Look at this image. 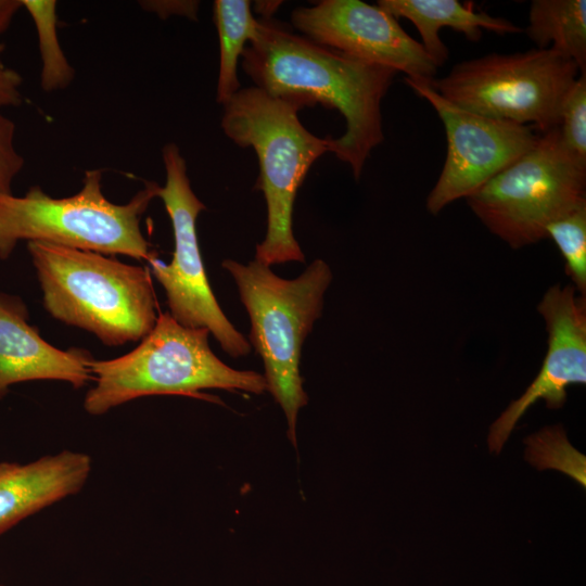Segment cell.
Segmentation results:
<instances>
[{
  "instance_id": "obj_8",
  "label": "cell",
  "mask_w": 586,
  "mask_h": 586,
  "mask_svg": "<svg viewBox=\"0 0 586 586\" xmlns=\"http://www.w3.org/2000/svg\"><path fill=\"white\" fill-rule=\"evenodd\" d=\"M579 74L557 51L535 48L462 61L429 84L456 106L543 133L559 127L563 99Z\"/></svg>"
},
{
  "instance_id": "obj_19",
  "label": "cell",
  "mask_w": 586,
  "mask_h": 586,
  "mask_svg": "<svg viewBox=\"0 0 586 586\" xmlns=\"http://www.w3.org/2000/svg\"><path fill=\"white\" fill-rule=\"evenodd\" d=\"M525 458L537 469L560 470L586 487V459L568 441L562 425L546 426L525 440Z\"/></svg>"
},
{
  "instance_id": "obj_7",
  "label": "cell",
  "mask_w": 586,
  "mask_h": 586,
  "mask_svg": "<svg viewBox=\"0 0 586 586\" xmlns=\"http://www.w3.org/2000/svg\"><path fill=\"white\" fill-rule=\"evenodd\" d=\"M466 200L493 234L521 249L546 239L550 222L586 203V163L565 149L556 127Z\"/></svg>"
},
{
  "instance_id": "obj_4",
  "label": "cell",
  "mask_w": 586,
  "mask_h": 586,
  "mask_svg": "<svg viewBox=\"0 0 586 586\" xmlns=\"http://www.w3.org/2000/svg\"><path fill=\"white\" fill-rule=\"evenodd\" d=\"M209 334L207 329L180 324L168 311L160 313L153 329L136 348L113 359L90 361L94 385L85 395V411L102 416L150 395L216 402L203 391H266L262 373L233 369L220 360L209 346Z\"/></svg>"
},
{
  "instance_id": "obj_25",
  "label": "cell",
  "mask_w": 586,
  "mask_h": 586,
  "mask_svg": "<svg viewBox=\"0 0 586 586\" xmlns=\"http://www.w3.org/2000/svg\"><path fill=\"white\" fill-rule=\"evenodd\" d=\"M22 8V0H0V39ZM3 50L4 44L0 40V56Z\"/></svg>"
},
{
  "instance_id": "obj_14",
  "label": "cell",
  "mask_w": 586,
  "mask_h": 586,
  "mask_svg": "<svg viewBox=\"0 0 586 586\" xmlns=\"http://www.w3.org/2000/svg\"><path fill=\"white\" fill-rule=\"evenodd\" d=\"M91 470L88 454L69 449L27 463L0 461V535L80 492Z\"/></svg>"
},
{
  "instance_id": "obj_15",
  "label": "cell",
  "mask_w": 586,
  "mask_h": 586,
  "mask_svg": "<svg viewBox=\"0 0 586 586\" xmlns=\"http://www.w3.org/2000/svg\"><path fill=\"white\" fill-rule=\"evenodd\" d=\"M377 4L395 18L403 17L413 24L421 46L436 67L443 66L449 55L438 34L443 27L463 34L470 41H479L483 29L498 35L523 31L507 18L475 11L472 3L458 0H379Z\"/></svg>"
},
{
  "instance_id": "obj_5",
  "label": "cell",
  "mask_w": 586,
  "mask_h": 586,
  "mask_svg": "<svg viewBox=\"0 0 586 586\" xmlns=\"http://www.w3.org/2000/svg\"><path fill=\"white\" fill-rule=\"evenodd\" d=\"M221 265L237 284L251 322L247 341L263 360L266 391L281 407L295 445L297 415L308 403L300 371L302 348L321 317L330 266L317 258L295 279H283L255 259Z\"/></svg>"
},
{
  "instance_id": "obj_13",
  "label": "cell",
  "mask_w": 586,
  "mask_h": 586,
  "mask_svg": "<svg viewBox=\"0 0 586 586\" xmlns=\"http://www.w3.org/2000/svg\"><path fill=\"white\" fill-rule=\"evenodd\" d=\"M27 318L20 298L0 294V399L21 382L55 380L80 388L92 380L89 352L54 347Z\"/></svg>"
},
{
  "instance_id": "obj_26",
  "label": "cell",
  "mask_w": 586,
  "mask_h": 586,
  "mask_svg": "<svg viewBox=\"0 0 586 586\" xmlns=\"http://www.w3.org/2000/svg\"><path fill=\"white\" fill-rule=\"evenodd\" d=\"M0 586H3V585L0 584Z\"/></svg>"
},
{
  "instance_id": "obj_18",
  "label": "cell",
  "mask_w": 586,
  "mask_h": 586,
  "mask_svg": "<svg viewBox=\"0 0 586 586\" xmlns=\"http://www.w3.org/2000/svg\"><path fill=\"white\" fill-rule=\"evenodd\" d=\"M22 5L30 15L37 33L41 58V89L44 92L65 89L74 80L75 69L59 40L56 1L22 0Z\"/></svg>"
},
{
  "instance_id": "obj_6",
  "label": "cell",
  "mask_w": 586,
  "mask_h": 586,
  "mask_svg": "<svg viewBox=\"0 0 586 586\" xmlns=\"http://www.w3.org/2000/svg\"><path fill=\"white\" fill-rule=\"evenodd\" d=\"M102 174L98 168L86 170L80 190L65 198H52L39 186L22 196L1 194L0 258L7 259L23 240L146 263L155 257L140 221L160 186L146 181L129 202L116 204L103 193Z\"/></svg>"
},
{
  "instance_id": "obj_12",
  "label": "cell",
  "mask_w": 586,
  "mask_h": 586,
  "mask_svg": "<svg viewBox=\"0 0 586 586\" xmlns=\"http://www.w3.org/2000/svg\"><path fill=\"white\" fill-rule=\"evenodd\" d=\"M537 311L545 321L547 352L533 382L491 425V453H500L518 421L538 399L550 409L561 408L566 387L586 383V297L572 284H555L544 294Z\"/></svg>"
},
{
  "instance_id": "obj_22",
  "label": "cell",
  "mask_w": 586,
  "mask_h": 586,
  "mask_svg": "<svg viewBox=\"0 0 586 586\" xmlns=\"http://www.w3.org/2000/svg\"><path fill=\"white\" fill-rule=\"evenodd\" d=\"M15 123L0 111V195L12 193V183L25 164L15 146Z\"/></svg>"
},
{
  "instance_id": "obj_3",
  "label": "cell",
  "mask_w": 586,
  "mask_h": 586,
  "mask_svg": "<svg viewBox=\"0 0 586 586\" xmlns=\"http://www.w3.org/2000/svg\"><path fill=\"white\" fill-rule=\"evenodd\" d=\"M222 106L226 136L242 148L252 146L258 158L255 188L266 200L267 230L254 259L267 266L304 263L292 227L294 201L310 166L329 152L331 136L309 132L297 117L296 104L255 86L240 89Z\"/></svg>"
},
{
  "instance_id": "obj_23",
  "label": "cell",
  "mask_w": 586,
  "mask_h": 586,
  "mask_svg": "<svg viewBox=\"0 0 586 586\" xmlns=\"http://www.w3.org/2000/svg\"><path fill=\"white\" fill-rule=\"evenodd\" d=\"M22 76L7 66L0 56V106H18L23 103Z\"/></svg>"
},
{
  "instance_id": "obj_2",
  "label": "cell",
  "mask_w": 586,
  "mask_h": 586,
  "mask_svg": "<svg viewBox=\"0 0 586 586\" xmlns=\"http://www.w3.org/2000/svg\"><path fill=\"white\" fill-rule=\"evenodd\" d=\"M43 306L106 346L141 341L158 317L149 266L47 242H27Z\"/></svg>"
},
{
  "instance_id": "obj_11",
  "label": "cell",
  "mask_w": 586,
  "mask_h": 586,
  "mask_svg": "<svg viewBox=\"0 0 586 586\" xmlns=\"http://www.w3.org/2000/svg\"><path fill=\"white\" fill-rule=\"evenodd\" d=\"M293 26L308 39L353 58L431 81L437 67L397 18L359 0H322L295 9Z\"/></svg>"
},
{
  "instance_id": "obj_17",
  "label": "cell",
  "mask_w": 586,
  "mask_h": 586,
  "mask_svg": "<svg viewBox=\"0 0 586 586\" xmlns=\"http://www.w3.org/2000/svg\"><path fill=\"white\" fill-rule=\"evenodd\" d=\"M214 21L219 37V75L216 100L224 104L240 90L237 66L245 42L257 34L258 22L246 0H216Z\"/></svg>"
},
{
  "instance_id": "obj_10",
  "label": "cell",
  "mask_w": 586,
  "mask_h": 586,
  "mask_svg": "<svg viewBox=\"0 0 586 586\" xmlns=\"http://www.w3.org/2000/svg\"><path fill=\"white\" fill-rule=\"evenodd\" d=\"M405 82L426 100L442 120L447 139L446 160L425 206L437 215L448 204L468 198L527 152L539 133L531 126L491 118L448 102L425 80Z\"/></svg>"
},
{
  "instance_id": "obj_9",
  "label": "cell",
  "mask_w": 586,
  "mask_h": 586,
  "mask_svg": "<svg viewBox=\"0 0 586 586\" xmlns=\"http://www.w3.org/2000/svg\"><path fill=\"white\" fill-rule=\"evenodd\" d=\"M162 157L166 182L160 187L157 198L170 218L175 250L169 264L156 256L148 262L151 275L165 290L168 313L176 321L189 328L207 329L231 357L246 356L252 346L220 308L202 259L196 220L206 206L191 188L187 164L177 144L166 143Z\"/></svg>"
},
{
  "instance_id": "obj_24",
  "label": "cell",
  "mask_w": 586,
  "mask_h": 586,
  "mask_svg": "<svg viewBox=\"0 0 586 586\" xmlns=\"http://www.w3.org/2000/svg\"><path fill=\"white\" fill-rule=\"evenodd\" d=\"M140 3L146 11L154 12L164 18L171 14H179L194 20L199 7V3L194 1H141Z\"/></svg>"
},
{
  "instance_id": "obj_1",
  "label": "cell",
  "mask_w": 586,
  "mask_h": 586,
  "mask_svg": "<svg viewBox=\"0 0 586 586\" xmlns=\"http://www.w3.org/2000/svg\"><path fill=\"white\" fill-rule=\"evenodd\" d=\"M257 22L242 53L244 72L255 87L301 110L321 104L339 111L346 130L330 138L329 152L359 179L370 152L384 140L381 103L397 72L319 44L270 17Z\"/></svg>"
},
{
  "instance_id": "obj_20",
  "label": "cell",
  "mask_w": 586,
  "mask_h": 586,
  "mask_svg": "<svg viewBox=\"0 0 586 586\" xmlns=\"http://www.w3.org/2000/svg\"><path fill=\"white\" fill-rule=\"evenodd\" d=\"M559 249L576 292L586 295V203L550 222L546 228Z\"/></svg>"
},
{
  "instance_id": "obj_21",
  "label": "cell",
  "mask_w": 586,
  "mask_h": 586,
  "mask_svg": "<svg viewBox=\"0 0 586 586\" xmlns=\"http://www.w3.org/2000/svg\"><path fill=\"white\" fill-rule=\"evenodd\" d=\"M560 136L565 149L586 163V74H579L560 111Z\"/></svg>"
},
{
  "instance_id": "obj_16",
  "label": "cell",
  "mask_w": 586,
  "mask_h": 586,
  "mask_svg": "<svg viewBox=\"0 0 586 586\" xmlns=\"http://www.w3.org/2000/svg\"><path fill=\"white\" fill-rule=\"evenodd\" d=\"M525 33L537 49H552L586 74V1L533 0Z\"/></svg>"
}]
</instances>
